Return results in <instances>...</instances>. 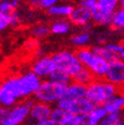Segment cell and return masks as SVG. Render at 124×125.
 <instances>
[{
    "instance_id": "37",
    "label": "cell",
    "mask_w": 124,
    "mask_h": 125,
    "mask_svg": "<svg viewBox=\"0 0 124 125\" xmlns=\"http://www.w3.org/2000/svg\"><path fill=\"white\" fill-rule=\"evenodd\" d=\"M30 125H40V123H34V124H30Z\"/></svg>"
},
{
    "instance_id": "35",
    "label": "cell",
    "mask_w": 124,
    "mask_h": 125,
    "mask_svg": "<svg viewBox=\"0 0 124 125\" xmlns=\"http://www.w3.org/2000/svg\"><path fill=\"white\" fill-rule=\"evenodd\" d=\"M121 121L124 123V111H123L122 113H121Z\"/></svg>"
},
{
    "instance_id": "24",
    "label": "cell",
    "mask_w": 124,
    "mask_h": 125,
    "mask_svg": "<svg viewBox=\"0 0 124 125\" xmlns=\"http://www.w3.org/2000/svg\"><path fill=\"white\" fill-rule=\"evenodd\" d=\"M66 114H67V112H65L63 109H61L60 107L56 106V107H53V109H52V113H51L50 119L54 123H56L57 125H59L62 122V120L65 118Z\"/></svg>"
},
{
    "instance_id": "21",
    "label": "cell",
    "mask_w": 124,
    "mask_h": 125,
    "mask_svg": "<svg viewBox=\"0 0 124 125\" xmlns=\"http://www.w3.org/2000/svg\"><path fill=\"white\" fill-rule=\"evenodd\" d=\"M51 33L50 26H48L46 23H39L36 24L31 30V34L34 38L36 39H42V38H46V37Z\"/></svg>"
},
{
    "instance_id": "27",
    "label": "cell",
    "mask_w": 124,
    "mask_h": 125,
    "mask_svg": "<svg viewBox=\"0 0 124 125\" xmlns=\"http://www.w3.org/2000/svg\"><path fill=\"white\" fill-rule=\"evenodd\" d=\"M106 46L109 50H111L113 53L117 54L118 56H120V54L124 51V44L122 43H114V42H108Z\"/></svg>"
},
{
    "instance_id": "36",
    "label": "cell",
    "mask_w": 124,
    "mask_h": 125,
    "mask_svg": "<svg viewBox=\"0 0 124 125\" xmlns=\"http://www.w3.org/2000/svg\"><path fill=\"white\" fill-rule=\"evenodd\" d=\"M116 125H124V123H123V122H122V121H120V122H119V123H117V124H116Z\"/></svg>"
},
{
    "instance_id": "7",
    "label": "cell",
    "mask_w": 124,
    "mask_h": 125,
    "mask_svg": "<svg viewBox=\"0 0 124 125\" xmlns=\"http://www.w3.org/2000/svg\"><path fill=\"white\" fill-rule=\"evenodd\" d=\"M57 106L60 107L61 109H63L67 113L73 114L75 116H83V115L89 114L96 107L88 98L74 100V101L60 100Z\"/></svg>"
},
{
    "instance_id": "15",
    "label": "cell",
    "mask_w": 124,
    "mask_h": 125,
    "mask_svg": "<svg viewBox=\"0 0 124 125\" xmlns=\"http://www.w3.org/2000/svg\"><path fill=\"white\" fill-rule=\"evenodd\" d=\"M72 10H73V6L71 4H67V3L55 4L51 8H49L47 10V13L51 16L64 18V17H69Z\"/></svg>"
},
{
    "instance_id": "23",
    "label": "cell",
    "mask_w": 124,
    "mask_h": 125,
    "mask_svg": "<svg viewBox=\"0 0 124 125\" xmlns=\"http://www.w3.org/2000/svg\"><path fill=\"white\" fill-rule=\"evenodd\" d=\"M114 30H124V9L118 8L112 20V24H111Z\"/></svg>"
},
{
    "instance_id": "4",
    "label": "cell",
    "mask_w": 124,
    "mask_h": 125,
    "mask_svg": "<svg viewBox=\"0 0 124 125\" xmlns=\"http://www.w3.org/2000/svg\"><path fill=\"white\" fill-rule=\"evenodd\" d=\"M118 0H98L92 9V22L101 27H111L112 20L120 6Z\"/></svg>"
},
{
    "instance_id": "5",
    "label": "cell",
    "mask_w": 124,
    "mask_h": 125,
    "mask_svg": "<svg viewBox=\"0 0 124 125\" xmlns=\"http://www.w3.org/2000/svg\"><path fill=\"white\" fill-rule=\"evenodd\" d=\"M51 57L55 65V69L64 71L71 77H73L83 67L79 62L75 51L61 50L54 53Z\"/></svg>"
},
{
    "instance_id": "18",
    "label": "cell",
    "mask_w": 124,
    "mask_h": 125,
    "mask_svg": "<svg viewBox=\"0 0 124 125\" xmlns=\"http://www.w3.org/2000/svg\"><path fill=\"white\" fill-rule=\"evenodd\" d=\"M96 78L93 75V73L85 67H83L75 75L72 77V82L76 83L78 84H82L84 86H88L89 84H91L93 82H94Z\"/></svg>"
},
{
    "instance_id": "17",
    "label": "cell",
    "mask_w": 124,
    "mask_h": 125,
    "mask_svg": "<svg viewBox=\"0 0 124 125\" xmlns=\"http://www.w3.org/2000/svg\"><path fill=\"white\" fill-rule=\"evenodd\" d=\"M51 33L54 35H66L70 32L71 23L68 20L61 18V20L54 21L50 26Z\"/></svg>"
},
{
    "instance_id": "12",
    "label": "cell",
    "mask_w": 124,
    "mask_h": 125,
    "mask_svg": "<svg viewBox=\"0 0 124 125\" xmlns=\"http://www.w3.org/2000/svg\"><path fill=\"white\" fill-rule=\"evenodd\" d=\"M68 21L73 26L83 28L92 22V10L77 4L73 6V10L68 17Z\"/></svg>"
},
{
    "instance_id": "32",
    "label": "cell",
    "mask_w": 124,
    "mask_h": 125,
    "mask_svg": "<svg viewBox=\"0 0 124 125\" xmlns=\"http://www.w3.org/2000/svg\"><path fill=\"white\" fill-rule=\"evenodd\" d=\"M8 110L9 109L3 107V106H0V125H2L6 115H7V113H8Z\"/></svg>"
},
{
    "instance_id": "38",
    "label": "cell",
    "mask_w": 124,
    "mask_h": 125,
    "mask_svg": "<svg viewBox=\"0 0 124 125\" xmlns=\"http://www.w3.org/2000/svg\"><path fill=\"white\" fill-rule=\"evenodd\" d=\"M123 33H124V30H123Z\"/></svg>"
},
{
    "instance_id": "1",
    "label": "cell",
    "mask_w": 124,
    "mask_h": 125,
    "mask_svg": "<svg viewBox=\"0 0 124 125\" xmlns=\"http://www.w3.org/2000/svg\"><path fill=\"white\" fill-rule=\"evenodd\" d=\"M26 99L20 75L7 76L0 82V106L10 109L20 103V100Z\"/></svg>"
},
{
    "instance_id": "34",
    "label": "cell",
    "mask_w": 124,
    "mask_h": 125,
    "mask_svg": "<svg viewBox=\"0 0 124 125\" xmlns=\"http://www.w3.org/2000/svg\"><path fill=\"white\" fill-rule=\"evenodd\" d=\"M119 58H120V59H122V60L124 61V51H123V52H122V53L120 54V56H119Z\"/></svg>"
},
{
    "instance_id": "25",
    "label": "cell",
    "mask_w": 124,
    "mask_h": 125,
    "mask_svg": "<svg viewBox=\"0 0 124 125\" xmlns=\"http://www.w3.org/2000/svg\"><path fill=\"white\" fill-rule=\"evenodd\" d=\"M31 6L35 8H42L48 10L49 8H51L53 5L57 4L56 0H33L30 2Z\"/></svg>"
},
{
    "instance_id": "3",
    "label": "cell",
    "mask_w": 124,
    "mask_h": 125,
    "mask_svg": "<svg viewBox=\"0 0 124 125\" xmlns=\"http://www.w3.org/2000/svg\"><path fill=\"white\" fill-rule=\"evenodd\" d=\"M86 98L95 106H103L108 100L120 92L118 87L107 82L105 78L95 79L86 86Z\"/></svg>"
},
{
    "instance_id": "10",
    "label": "cell",
    "mask_w": 124,
    "mask_h": 125,
    "mask_svg": "<svg viewBox=\"0 0 124 125\" xmlns=\"http://www.w3.org/2000/svg\"><path fill=\"white\" fill-rule=\"evenodd\" d=\"M55 69L51 56H42L38 58L31 67V71L42 80H47Z\"/></svg>"
},
{
    "instance_id": "33",
    "label": "cell",
    "mask_w": 124,
    "mask_h": 125,
    "mask_svg": "<svg viewBox=\"0 0 124 125\" xmlns=\"http://www.w3.org/2000/svg\"><path fill=\"white\" fill-rule=\"evenodd\" d=\"M119 6H120V8L124 9V0H121V1L119 2Z\"/></svg>"
},
{
    "instance_id": "16",
    "label": "cell",
    "mask_w": 124,
    "mask_h": 125,
    "mask_svg": "<svg viewBox=\"0 0 124 125\" xmlns=\"http://www.w3.org/2000/svg\"><path fill=\"white\" fill-rule=\"evenodd\" d=\"M92 39V34L91 32H84V31H80V32L74 34L70 38V43L71 45L74 46L77 49L82 48H86L91 42Z\"/></svg>"
},
{
    "instance_id": "8",
    "label": "cell",
    "mask_w": 124,
    "mask_h": 125,
    "mask_svg": "<svg viewBox=\"0 0 124 125\" xmlns=\"http://www.w3.org/2000/svg\"><path fill=\"white\" fill-rule=\"evenodd\" d=\"M30 110L23 101L20 102L8 110L2 125H22L29 119Z\"/></svg>"
},
{
    "instance_id": "6",
    "label": "cell",
    "mask_w": 124,
    "mask_h": 125,
    "mask_svg": "<svg viewBox=\"0 0 124 125\" xmlns=\"http://www.w3.org/2000/svg\"><path fill=\"white\" fill-rule=\"evenodd\" d=\"M65 85H62L51 80H43L38 91L34 95V99L37 102L45 103V104H58V102L63 98L65 93Z\"/></svg>"
},
{
    "instance_id": "19",
    "label": "cell",
    "mask_w": 124,
    "mask_h": 125,
    "mask_svg": "<svg viewBox=\"0 0 124 125\" xmlns=\"http://www.w3.org/2000/svg\"><path fill=\"white\" fill-rule=\"evenodd\" d=\"M92 50H93V52H94L97 56L103 58L104 60L108 61L109 63L119 58L118 55L113 53L111 50H109L105 45H95V46L92 47Z\"/></svg>"
},
{
    "instance_id": "29",
    "label": "cell",
    "mask_w": 124,
    "mask_h": 125,
    "mask_svg": "<svg viewBox=\"0 0 124 125\" xmlns=\"http://www.w3.org/2000/svg\"><path fill=\"white\" fill-rule=\"evenodd\" d=\"M76 122H77V116L67 113L65 118L62 120V122L59 125H76Z\"/></svg>"
},
{
    "instance_id": "14",
    "label": "cell",
    "mask_w": 124,
    "mask_h": 125,
    "mask_svg": "<svg viewBox=\"0 0 124 125\" xmlns=\"http://www.w3.org/2000/svg\"><path fill=\"white\" fill-rule=\"evenodd\" d=\"M86 86L78 84L76 83H71L68 84L65 89V93L63 98L61 100H67V101H74V100H79L86 98Z\"/></svg>"
},
{
    "instance_id": "11",
    "label": "cell",
    "mask_w": 124,
    "mask_h": 125,
    "mask_svg": "<svg viewBox=\"0 0 124 125\" xmlns=\"http://www.w3.org/2000/svg\"><path fill=\"white\" fill-rule=\"evenodd\" d=\"M52 109L53 107L51 105L36 101L34 106L30 110V116L28 120L31 121V124L49 120L51 117Z\"/></svg>"
},
{
    "instance_id": "30",
    "label": "cell",
    "mask_w": 124,
    "mask_h": 125,
    "mask_svg": "<svg viewBox=\"0 0 124 125\" xmlns=\"http://www.w3.org/2000/svg\"><path fill=\"white\" fill-rule=\"evenodd\" d=\"M97 2H98V0H82V1H79L77 4H79V5L83 6V7L92 10L96 6Z\"/></svg>"
},
{
    "instance_id": "20",
    "label": "cell",
    "mask_w": 124,
    "mask_h": 125,
    "mask_svg": "<svg viewBox=\"0 0 124 125\" xmlns=\"http://www.w3.org/2000/svg\"><path fill=\"white\" fill-rule=\"evenodd\" d=\"M49 80L67 86L68 84L72 83V77L68 75L67 73H65L64 71H61L59 69H54V71L51 73L50 77H49Z\"/></svg>"
},
{
    "instance_id": "26",
    "label": "cell",
    "mask_w": 124,
    "mask_h": 125,
    "mask_svg": "<svg viewBox=\"0 0 124 125\" xmlns=\"http://www.w3.org/2000/svg\"><path fill=\"white\" fill-rule=\"evenodd\" d=\"M121 121V113H110L103 118L100 125H116Z\"/></svg>"
},
{
    "instance_id": "31",
    "label": "cell",
    "mask_w": 124,
    "mask_h": 125,
    "mask_svg": "<svg viewBox=\"0 0 124 125\" xmlns=\"http://www.w3.org/2000/svg\"><path fill=\"white\" fill-rule=\"evenodd\" d=\"M76 125H93L92 122H91V120H90L89 114L83 115V116H77Z\"/></svg>"
},
{
    "instance_id": "2",
    "label": "cell",
    "mask_w": 124,
    "mask_h": 125,
    "mask_svg": "<svg viewBox=\"0 0 124 125\" xmlns=\"http://www.w3.org/2000/svg\"><path fill=\"white\" fill-rule=\"evenodd\" d=\"M76 56L82 63V65L93 73L96 79H103L106 76V73L109 68V62L104 60L103 58L97 56L93 52L92 48H82L77 49Z\"/></svg>"
},
{
    "instance_id": "13",
    "label": "cell",
    "mask_w": 124,
    "mask_h": 125,
    "mask_svg": "<svg viewBox=\"0 0 124 125\" xmlns=\"http://www.w3.org/2000/svg\"><path fill=\"white\" fill-rule=\"evenodd\" d=\"M105 111L110 113H122L124 111V90H120L118 94L103 105Z\"/></svg>"
},
{
    "instance_id": "28",
    "label": "cell",
    "mask_w": 124,
    "mask_h": 125,
    "mask_svg": "<svg viewBox=\"0 0 124 125\" xmlns=\"http://www.w3.org/2000/svg\"><path fill=\"white\" fill-rule=\"evenodd\" d=\"M11 24V14L7 15L0 12V32L7 29Z\"/></svg>"
},
{
    "instance_id": "9",
    "label": "cell",
    "mask_w": 124,
    "mask_h": 125,
    "mask_svg": "<svg viewBox=\"0 0 124 125\" xmlns=\"http://www.w3.org/2000/svg\"><path fill=\"white\" fill-rule=\"evenodd\" d=\"M105 79L119 90H124V61L120 58L109 63Z\"/></svg>"
},
{
    "instance_id": "22",
    "label": "cell",
    "mask_w": 124,
    "mask_h": 125,
    "mask_svg": "<svg viewBox=\"0 0 124 125\" xmlns=\"http://www.w3.org/2000/svg\"><path fill=\"white\" fill-rule=\"evenodd\" d=\"M18 6H20V2L16 1V0H12V1L3 0V1H0V12L10 15L17 10Z\"/></svg>"
}]
</instances>
